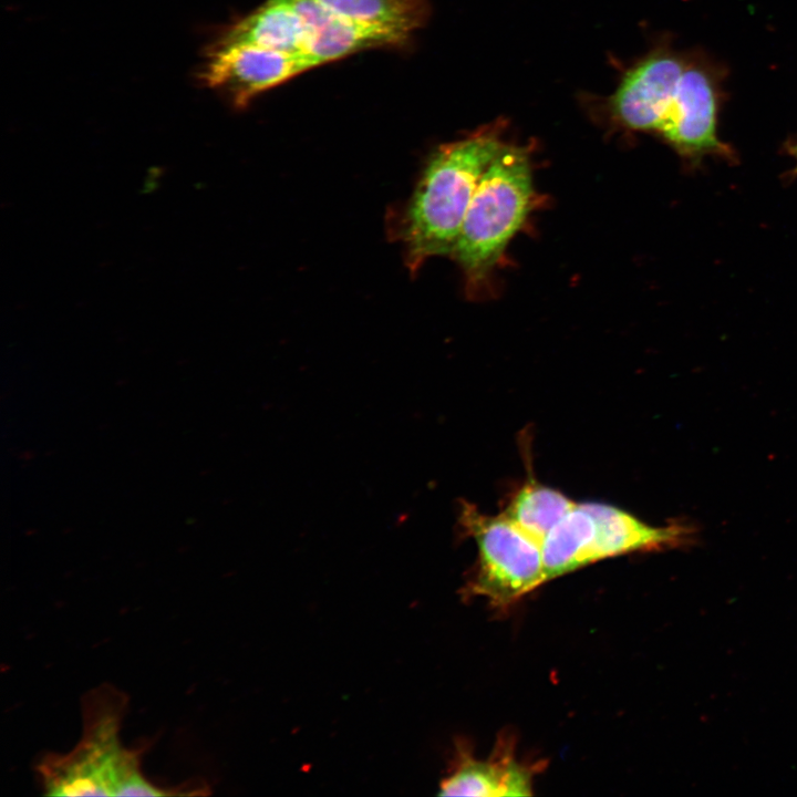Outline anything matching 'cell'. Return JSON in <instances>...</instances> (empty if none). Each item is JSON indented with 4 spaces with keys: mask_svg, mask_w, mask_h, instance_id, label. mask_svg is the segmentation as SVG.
I'll return each mask as SVG.
<instances>
[{
    "mask_svg": "<svg viewBox=\"0 0 797 797\" xmlns=\"http://www.w3.org/2000/svg\"><path fill=\"white\" fill-rule=\"evenodd\" d=\"M716 110L712 80L698 68H685L656 132L684 155L724 152L716 136Z\"/></svg>",
    "mask_w": 797,
    "mask_h": 797,
    "instance_id": "52a82bcc",
    "label": "cell"
},
{
    "mask_svg": "<svg viewBox=\"0 0 797 797\" xmlns=\"http://www.w3.org/2000/svg\"><path fill=\"white\" fill-rule=\"evenodd\" d=\"M685 68L672 53L648 55L622 77L610 101L612 115L630 130L656 132Z\"/></svg>",
    "mask_w": 797,
    "mask_h": 797,
    "instance_id": "8992f818",
    "label": "cell"
},
{
    "mask_svg": "<svg viewBox=\"0 0 797 797\" xmlns=\"http://www.w3.org/2000/svg\"><path fill=\"white\" fill-rule=\"evenodd\" d=\"M594 536L591 513L584 504H576L541 542L547 581L592 563Z\"/></svg>",
    "mask_w": 797,
    "mask_h": 797,
    "instance_id": "7c38bea8",
    "label": "cell"
},
{
    "mask_svg": "<svg viewBox=\"0 0 797 797\" xmlns=\"http://www.w3.org/2000/svg\"><path fill=\"white\" fill-rule=\"evenodd\" d=\"M531 767L515 758L511 745H497L489 759H475L459 749L453 770L439 785L441 796H530L532 794Z\"/></svg>",
    "mask_w": 797,
    "mask_h": 797,
    "instance_id": "30bf717a",
    "label": "cell"
},
{
    "mask_svg": "<svg viewBox=\"0 0 797 797\" xmlns=\"http://www.w3.org/2000/svg\"><path fill=\"white\" fill-rule=\"evenodd\" d=\"M576 503L535 479L525 482L511 496L504 515L540 545Z\"/></svg>",
    "mask_w": 797,
    "mask_h": 797,
    "instance_id": "4fadbf2b",
    "label": "cell"
},
{
    "mask_svg": "<svg viewBox=\"0 0 797 797\" xmlns=\"http://www.w3.org/2000/svg\"><path fill=\"white\" fill-rule=\"evenodd\" d=\"M583 504L596 524L591 562L631 552L680 548L694 540L695 530L689 524L652 526L614 506Z\"/></svg>",
    "mask_w": 797,
    "mask_h": 797,
    "instance_id": "9c48e42d",
    "label": "cell"
},
{
    "mask_svg": "<svg viewBox=\"0 0 797 797\" xmlns=\"http://www.w3.org/2000/svg\"><path fill=\"white\" fill-rule=\"evenodd\" d=\"M795 151H796V156H797V146H796V149H795Z\"/></svg>",
    "mask_w": 797,
    "mask_h": 797,
    "instance_id": "9a60e30c",
    "label": "cell"
},
{
    "mask_svg": "<svg viewBox=\"0 0 797 797\" xmlns=\"http://www.w3.org/2000/svg\"><path fill=\"white\" fill-rule=\"evenodd\" d=\"M228 44H253L303 56L306 29L290 0H268L229 29L219 45Z\"/></svg>",
    "mask_w": 797,
    "mask_h": 797,
    "instance_id": "8fae6325",
    "label": "cell"
},
{
    "mask_svg": "<svg viewBox=\"0 0 797 797\" xmlns=\"http://www.w3.org/2000/svg\"><path fill=\"white\" fill-rule=\"evenodd\" d=\"M84 734L66 755H49L39 766L49 795L162 796L173 793L146 780L138 754L122 747L118 728L125 700L107 687L89 695Z\"/></svg>",
    "mask_w": 797,
    "mask_h": 797,
    "instance_id": "3957f363",
    "label": "cell"
},
{
    "mask_svg": "<svg viewBox=\"0 0 797 797\" xmlns=\"http://www.w3.org/2000/svg\"><path fill=\"white\" fill-rule=\"evenodd\" d=\"M311 69L300 55L253 44L218 45L204 71L205 82L226 93L237 106Z\"/></svg>",
    "mask_w": 797,
    "mask_h": 797,
    "instance_id": "5b68a950",
    "label": "cell"
},
{
    "mask_svg": "<svg viewBox=\"0 0 797 797\" xmlns=\"http://www.w3.org/2000/svg\"><path fill=\"white\" fill-rule=\"evenodd\" d=\"M499 124L441 145L428 158L403 211L401 240L412 273L451 256L478 183L505 142Z\"/></svg>",
    "mask_w": 797,
    "mask_h": 797,
    "instance_id": "6da1fadb",
    "label": "cell"
},
{
    "mask_svg": "<svg viewBox=\"0 0 797 797\" xmlns=\"http://www.w3.org/2000/svg\"><path fill=\"white\" fill-rule=\"evenodd\" d=\"M459 522L478 549L469 593L506 608L547 581L541 545L506 515H486L463 503Z\"/></svg>",
    "mask_w": 797,
    "mask_h": 797,
    "instance_id": "277c9868",
    "label": "cell"
},
{
    "mask_svg": "<svg viewBox=\"0 0 797 797\" xmlns=\"http://www.w3.org/2000/svg\"><path fill=\"white\" fill-rule=\"evenodd\" d=\"M344 18L394 29L404 33L421 27L426 18L424 0H317Z\"/></svg>",
    "mask_w": 797,
    "mask_h": 797,
    "instance_id": "5bb4252c",
    "label": "cell"
},
{
    "mask_svg": "<svg viewBox=\"0 0 797 797\" xmlns=\"http://www.w3.org/2000/svg\"><path fill=\"white\" fill-rule=\"evenodd\" d=\"M535 200L529 149L505 143L484 172L452 257L469 292L483 288Z\"/></svg>",
    "mask_w": 797,
    "mask_h": 797,
    "instance_id": "7a4b0ae2",
    "label": "cell"
},
{
    "mask_svg": "<svg viewBox=\"0 0 797 797\" xmlns=\"http://www.w3.org/2000/svg\"><path fill=\"white\" fill-rule=\"evenodd\" d=\"M290 2L304 24L303 56L311 68L361 50L401 44L408 35L394 29L344 18L317 0Z\"/></svg>",
    "mask_w": 797,
    "mask_h": 797,
    "instance_id": "ba28073f",
    "label": "cell"
}]
</instances>
